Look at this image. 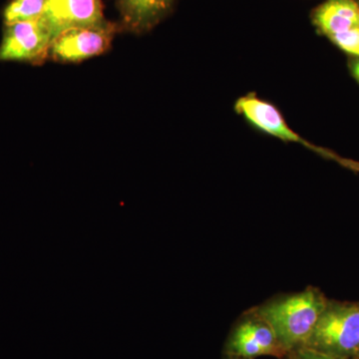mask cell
Instances as JSON below:
<instances>
[{"label":"cell","instance_id":"cell-15","mask_svg":"<svg viewBox=\"0 0 359 359\" xmlns=\"http://www.w3.org/2000/svg\"><path fill=\"white\" fill-rule=\"evenodd\" d=\"M290 359H297V358H295L294 353H292V356H290Z\"/></svg>","mask_w":359,"mask_h":359},{"label":"cell","instance_id":"cell-5","mask_svg":"<svg viewBox=\"0 0 359 359\" xmlns=\"http://www.w3.org/2000/svg\"><path fill=\"white\" fill-rule=\"evenodd\" d=\"M235 109L252 126L261 130L264 133L269 134L271 136L276 137V138L280 139L283 141L301 144L304 147L311 149V151L323 156V157L337 161L340 164L351 168V169L359 170L358 163L342 159V158L325 150V149L316 147V146L313 145L306 139L299 136V134L295 133L290 128L280 111L276 109L273 104L262 100L255 94L241 97L236 102Z\"/></svg>","mask_w":359,"mask_h":359},{"label":"cell","instance_id":"cell-11","mask_svg":"<svg viewBox=\"0 0 359 359\" xmlns=\"http://www.w3.org/2000/svg\"><path fill=\"white\" fill-rule=\"evenodd\" d=\"M330 40L342 51L359 58V29L334 35Z\"/></svg>","mask_w":359,"mask_h":359},{"label":"cell","instance_id":"cell-1","mask_svg":"<svg viewBox=\"0 0 359 359\" xmlns=\"http://www.w3.org/2000/svg\"><path fill=\"white\" fill-rule=\"evenodd\" d=\"M327 302L320 290L309 287L266 302L255 313L269 323L289 354L306 346Z\"/></svg>","mask_w":359,"mask_h":359},{"label":"cell","instance_id":"cell-7","mask_svg":"<svg viewBox=\"0 0 359 359\" xmlns=\"http://www.w3.org/2000/svg\"><path fill=\"white\" fill-rule=\"evenodd\" d=\"M41 18L48 25L53 39L71 28L106 20L101 0H48Z\"/></svg>","mask_w":359,"mask_h":359},{"label":"cell","instance_id":"cell-16","mask_svg":"<svg viewBox=\"0 0 359 359\" xmlns=\"http://www.w3.org/2000/svg\"><path fill=\"white\" fill-rule=\"evenodd\" d=\"M355 358L359 359V354H358V355H356Z\"/></svg>","mask_w":359,"mask_h":359},{"label":"cell","instance_id":"cell-13","mask_svg":"<svg viewBox=\"0 0 359 359\" xmlns=\"http://www.w3.org/2000/svg\"><path fill=\"white\" fill-rule=\"evenodd\" d=\"M351 71L353 73V77L359 82V58L351 61Z\"/></svg>","mask_w":359,"mask_h":359},{"label":"cell","instance_id":"cell-2","mask_svg":"<svg viewBox=\"0 0 359 359\" xmlns=\"http://www.w3.org/2000/svg\"><path fill=\"white\" fill-rule=\"evenodd\" d=\"M304 347L337 359L358 355L359 304L328 302Z\"/></svg>","mask_w":359,"mask_h":359},{"label":"cell","instance_id":"cell-10","mask_svg":"<svg viewBox=\"0 0 359 359\" xmlns=\"http://www.w3.org/2000/svg\"><path fill=\"white\" fill-rule=\"evenodd\" d=\"M48 0H11L4 11V25L39 20Z\"/></svg>","mask_w":359,"mask_h":359},{"label":"cell","instance_id":"cell-6","mask_svg":"<svg viewBox=\"0 0 359 359\" xmlns=\"http://www.w3.org/2000/svg\"><path fill=\"white\" fill-rule=\"evenodd\" d=\"M224 354L255 359L266 355L282 358L287 353L280 346L269 323L252 311L238 321L231 330L224 346Z\"/></svg>","mask_w":359,"mask_h":359},{"label":"cell","instance_id":"cell-3","mask_svg":"<svg viewBox=\"0 0 359 359\" xmlns=\"http://www.w3.org/2000/svg\"><path fill=\"white\" fill-rule=\"evenodd\" d=\"M118 26L110 21L71 28L52 40L49 59L58 63H80L109 50Z\"/></svg>","mask_w":359,"mask_h":359},{"label":"cell","instance_id":"cell-14","mask_svg":"<svg viewBox=\"0 0 359 359\" xmlns=\"http://www.w3.org/2000/svg\"><path fill=\"white\" fill-rule=\"evenodd\" d=\"M226 359H247V358H236V356H226Z\"/></svg>","mask_w":359,"mask_h":359},{"label":"cell","instance_id":"cell-12","mask_svg":"<svg viewBox=\"0 0 359 359\" xmlns=\"http://www.w3.org/2000/svg\"><path fill=\"white\" fill-rule=\"evenodd\" d=\"M294 354L297 359H337L325 355V354L316 353V351H311V349L304 348V347L297 349Z\"/></svg>","mask_w":359,"mask_h":359},{"label":"cell","instance_id":"cell-8","mask_svg":"<svg viewBox=\"0 0 359 359\" xmlns=\"http://www.w3.org/2000/svg\"><path fill=\"white\" fill-rule=\"evenodd\" d=\"M311 20L328 39L359 29V0H325L314 9Z\"/></svg>","mask_w":359,"mask_h":359},{"label":"cell","instance_id":"cell-9","mask_svg":"<svg viewBox=\"0 0 359 359\" xmlns=\"http://www.w3.org/2000/svg\"><path fill=\"white\" fill-rule=\"evenodd\" d=\"M122 25L136 34L150 32L169 13L174 0H117Z\"/></svg>","mask_w":359,"mask_h":359},{"label":"cell","instance_id":"cell-4","mask_svg":"<svg viewBox=\"0 0 359 359\" xmlns=\"http://www.w3.org/2000/svg\"><path fill=\"white\" fill-rule=\"evenodd\" d=\"M53 36L41 18L6 25L0 43V62L40 65L49 58Z\"/></svg>","mask_w":359,"mask_h":359}]
</instances>
